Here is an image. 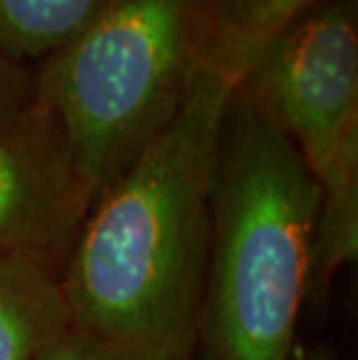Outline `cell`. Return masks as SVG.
Returning <instances> with one entry per match:
<instances>
[{
  "label": "cell",
  "mask_w": 358,
  "mask_h": 360,
  "mask_svg": "<svg viewBox=\"0 0 358 360\" xmlns=\"http://www.w3.org/2000/svg\"><path fill=\"white\" fill-rule=\"evenodd\" d=\"M198 0H112L35 70L94 200L161 133L198 68Z\"/></svg>",
  "instance_id": "cell-3"
},
{
  "label": "cell",
  "mask_w": 358,
  "mask_h": 360,
  "mask_svg": "<svg viewBox=\"0 0 358 360\" xmlns=\"http://www.w3.org/2000/svg\"><path fill=\"white\" fill-rule=\"evenodd\" d=\"M51 263L0 254V360H35L72 323Z\"/></svg>",
  "instance_id": "cell-7"
},
{
  "label": "cell",
  "mask_w": 358,
  "mask_h": 360,
  "mask_svg": "<svg viewBox=\"0 0 358 360\" xmlns=\"http://www.w3.org/2000/svg\"><path fill=\"white\" fill-rule=\"evenodd\" d=\"M91 205L54 112L35 101L0 124V254L51 263L72 247Z\"/></svg>",
  "instance_id": "cell-5"
},
{
  "label": "cell",
  "mask_w": 358,
  "mask_h": 360,
  "mask_svg": "<svg viewBox=\"0 0 358 360\" xmlns=\"http://www.w3.org/2000/svg\"><path fill=\"white\" fill-rule=\"evenodd\" d=\"M314 177L319 207L312 286L358 254V0H321L251 63L235 86Z\"/></svg>",
  "instance_id": "cell-4"
},
{
  "label": "cell",
  "mask_w": 358,
  "mask_h": 360,
  "mask_svg": "<svg viewBox=\"0 0 358 360\" xmlns=\"http://www.w3.org/2000/svg\"><path fill=\"white\" fill-rule=\"evenodd\" d=\"M321 0H198V68L238 86L275 37Z\"/></svg>",
  "instance_id": "cell-6"
},
{
  "label": "cell",
  "mask_w": 358,
  "mask_h": 360,
  "mask_svg": "<svg viewBox=\"0 0 358 360\" xmlns=\"http://www.w3.org/2000/svg\"><path fill=\"white\" fill-rule=\"evenodd\" d=\"M319 207L302 156L233 89L217 144L198 321L212 360H293Z\"/></svg>",
  "instance_id": "cell-2"
},
{
  "label": "cell",
  "mask_w": 358,
  "mask_h": 360,
  "mask_svg": "<svg viewBox=\"0 0 358 360\" xmlns=\"http://www.w3.org/2000/svg\"><path fill=\"white\" fill-rule=\"evenodd\" d=\"M112 0H0V51L21 65L54 56L101 17Z\"/></svg>",
  "instance_id": "cell-8"
},
{
  "label": "cell",
  "mask_w": 358,
  "mask_h": 360,
  "mask_svg": "<svg viewBox=\"0 0 358 360\" xmlns=\"http://www.w3.org/2000/svg\"><path fill=\"white\" fill-rule=\"evenodd\" d=\"M35 360H174L172 356L156 349L117 344L96 337L77 323H70L65 333L56 337L47 349L40 351Z\"/></svg>",
  "instance_id": "cell-9"
},
{
  "label": "cell",
  "mask_w": 358,
  "mask_h": 360,
  "mask_svg": "<svg viewBox=\"0 0 358 360\" xmlns=\"http://www.w3.org/2000/svg\"><path fill=\"white\" fill-rule=\"evenodd\" d=\"M233 84L198 70L163 130L91 205L60 277L72 323L186 360L198 337L210 193Z\"/></svg>",
  "instance_id": "cell-1"
},
{
  "label": "cell",
  "mask_w": 358,
  "mask_h": 360,
  "mask_svg": "<svg viewBox=\"0 0 358 360\" xmlns=\"http://www.w3.org/2000/svg\"><path fill=\"white\" fill-rule=\"evenodd\" d=\"M37 101L35 72L0 51V124L10 121Z\"/></svg>",
  "instance_id": "cell-10"
},
{
  "label": "cell",
  "mask_w": 358,
  "mask_h": 360,
  "mask_svg": "<svg viewBox=\"0 0 358 360\" xmlns=\"http://www.w3.org/2000/svg\"><path fill=\"white\" fill-rule=\"evenodd\" d=\"M293 360H338V356H335L331 349L317 347V349H305L300 354H295Z\"/></svg>",
  "instance_id": "cell-11"
}]
</instances>
